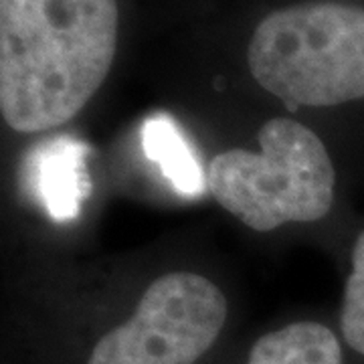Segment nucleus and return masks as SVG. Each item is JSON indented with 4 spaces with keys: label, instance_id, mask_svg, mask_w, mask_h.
<instances>
[{
    "label": "nucleus",
    "instance_id": "20e7f679",
    "mask_svg": "<svg viewBox=\"0 0 364 364\" xmlns=\"http://www.w3.org/2000/svg\"><path fill=\"white\" fill-rule=\"evenodd\" d=\"M227 310L210 279L166 273L148 286L124 324L97 340L87 364H195L219 338Z\"/></svg>",
    "mask_w": 364,
    "mask_h": 364
},
{
    "label": "nucleus",
    "instance_id": "f257e3e1",
    "mask_svg": "<svg viewBox=\"0 0 364 364\" xmlns=\"http://www.w3.org/2000/svg\"><path fill=\"white\" fill-rule=\"evenodd\" d=\"M117 0H0V112L21 134L61 128L107 77Z\"/></svg>",
    "mask_w": 364,
    "mask_h": 364
},
{
    "label": "nucleus",
    "instance_id": "f03ea898",
    "mask_svg": "<svg viewBox=\"0 0 364 364\" xmlns=\"http://www.w3.org/2000/svg\"><path fill=\"white\" fill-rule=\"evenodd\" d=\"M249 69L263 90L298 107L364 97V9L304 2L267 14L249 43Z\"/></svg>",
    "mask_w": 364,
    "mask_h": 364
},
{
    "label": "nucleus",
    "instance_id": "0eeeda50",
    "mask_svg": "<svg viewBox=\"0 0 364 364\" xmlns=\"http://www.w3.org/2000/svg\"><path fill=\"white\" fill-rule=\"evenodd\" d=\"M79 152L81 146L57 144V150H53L43 158L41 193L47 200L51 215L57 219H67L77 210V200L81 198L79 193L81 181L77 178L79 164L75 162V154Z\"/></svg>",
    "mask_w": 364,
    "mask_h": 364
},
{
    "label": "nucleus",
    "instance_id": "6e6552de",
    "mask_svg": "<svg viewBox=\"0 0 364 364\" xmlns=\"http://www.w3.org/2000/svg\"><path fill=\"white\" fill-rule=\"evenodd\" d=\"M340 328L352 350L364 354V231L352 249V272L344 286Z\"/></svg>",
    "mask_w": 364,
    "mask_h": 364
},
{
    "label": "nucleus",
    "instance_id": "7ed1b4c3",
    "mask_svg": "<svg viewBox=\"0 0 364 364\" xmlns=\"http://www.w3.org/2000/svg\"><path fill=\"white\" fill-rule=\"evenodd\" d=\"M259 152L233 148L210 160L213 198L253 231L324 219L334 203L336 172L318 134L289 117L259 130Z\"/></svg>",
    "mask_w": 364,
    "mask_h": 364
},
{
    "label": "nucleus",
    "instance_id": "423d86ee",
    "mask_svg": "<svg viewBox=\"0 0 364 364\" xmlns=\"http://www.w3.org/2000/svg\"><path fill=\"white\" fill-rule=\"evenodd\" d=\"M142 142L146 156L156 160L178 193L193 196L203 193L205 181L200 168L172 119L166 116L150 117L144 124Z\"/></svg>",
    "mask_w": 364,
    "mask_h": 364
},
{
    "label": "nucleus",
    "instance_id": "39448f33",
    "mask_svg": "<svg viewBox=\"0 0 364 364\" xmlns=\"http://www.w3.org/2000/svg\"><path fill=\"white\" fill-rule=\"evenodd\" d=\"M247 364H342V348L328 326L296 322L261 336Z\"/></svg>",
    "mask_w": 364,
    "mask_h": 364
}]
</instances>
